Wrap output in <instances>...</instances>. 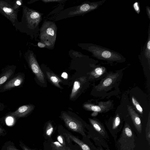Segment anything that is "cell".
I'll return each mask as SVG.
<instances>
[{"mask_svg": "<svg viewBox=\"0 0 150 150\" xmlns=\"http://www.w3.org/2000/svg\"><path fill=\"white\" fill-rule=\"evenodd\" d=\"M127 110L136 128L138 131L141 132L142 129L141 122L138 115L133 109L132 107L130 105H127Z\"/></svg>", "mask_w": 150, "mask_h": 150, "instance_id": "13", "label": "cell"}, {"mask_svg": "<svg viewBox=\"0 0 150 150\" xmlns=\"http://www.w3.org/2000/svg\"><path fill=\"white\" fill-rule=\"evenodd\" d=\"M4 107V104L0 103V111L2 110Z\"/></svg>", "mask_w": 150, "mask_h": 150, "instance_id": "33", "label": "cell"}, {"mask_svg": "<svg viewBox=\"0 0 150 150\" xmlns=\"http://www.w3.org/2000/svg\"><path fill=\"white\" fill-rule=\"evenodd\" d=\"M34 108V106L32 105H23L18 108L15 111L11 112L10 114L15 117H23L30 113Z\"/></svg>", "mask_w": 150, "mask_h": 150, "instance_id": "11", "label": "cell"}, {"mask_svg": "<svg viewBox=\"0 0 150 150\" xmlns=\"http://www.w3.org/2000/svg\"><path fill=\"white\" fill-rule=\"evenodd\" d=\"M28 63L33 73L41 82L44 83L45 76L40 69L36 58L35 56L31 51H29L26 54Z\"/></svg>", "mask_w": 150, "mask_h": 150, "instance_id": "5", "label": "cell"}, {"mask_svg": "<svg viewBox=\"0 0 150 150\" xmlns=\"http://www.w3.org/2000/svg\"><path fill=\"white\" fill-rule=\"evenodd\" d=\"M56 32L57 28L54 23L50 21L45 22L40 30L41 41L46 45V47H52L55 41Z\"/></svg>", "mask_w": 150, "mask_h": 150, "instance_id": "4", "label": "cell"}, {"mask_svg": "<svg viewBox=\"0 0 150 150\" xmlns=\"http://www.w3.org/2000/svg\"><path fill=\"white\" fill-rule=\"evenodd\" d=\"M120 119L119 115L117 114L115 117L112 125V129H116L120 125Z\"/></svg>", "mask_w": 150, "mask_h": 150, "instance_id": "22", "label": "cell"}, {"mask_svg": "<svg viewBox=\"0 0 150 150\" xmlns=\"http://www.w3.org/2000/svg\"><path fill=\"white\" fill-rule=\"evenodd\" d=\"M89 120L95 130L103 135L105 134L103 127L96 120L89 118Z\"/></svg>", "mask_w": 150, "mask_h": 150, "instance_id": "16", "label": "cell"}, {"mask_svg": "<svg viewBox=\"0 0 150 150\" xmlns=\"http://www.w3.org/2000/svg\"><path fill=\"white\" fill-rule=\"evenodd\" d=\"M62 118L67 127L72 131L85 136L81 122L65 113L62 114Z\"/></svg>", "mask_w": 150, "mask_h": 150, "instance_id": "6", "label": "cell"}, {"mask_svg": "<svg viewBox=\"0 0 150 150\" xmlns=\"http://www.w3.org/2000/svg\"><path fill=\"white\" fill-rule=\"evenodd\" d=\"M105 71V67H102L96 68L91 73V76L95 78H97L103 74Z\"/></svg>", "mask_w": 150, "mask_h": 150, "instance_id": "17", "label": "cell"}, {"mask_svg": "<svg viewBox=\"0 0 150 150\" xmlns=\"http://www.w3.org/2000/svg\"><path fill=\"white\" fill-rule=\"evenodd\" d=\"M110 101L100 102L98 105H94L90 103L85 104L83 108L87 110L99 112H104L108 111L111 106Z\"/></svg>", "mask_w": 150, "mask_h": 150, "instance_id": "8", "label": "cell"}, {"mask_svg": "<svg viewBox=\"0 0 150 150\" xmlns=\"http://www.w3.org/2000/svg\"><path fill=\"white\" fill-rule=\"evenodd\" d=\"M125 132L126 135L128 137H131L132 135V133L131 129L128 127L125 128Z\"/></svg>", "mask_w": 150, "mask_h": 150, "instance_id": "24", "label": "cell"}, {"mask_svg": "<svg viewBox=\"0 0 150 150\" xmlns=\"http://www.w3.org/2000/svg\"><path fill=\"white\" fill-rule=\"evenodd\" d=\"M81 86L80 82L78 81H75L74 85L71 94L70 98L72 99L74 98L77 95Z\"/></svg>", "mask_w": 150, "mask_h": 150, "instance_id": "18", "label": "cell"}, {"mask_svg": "<svg viewBox=\"0 0 150 150\" xmlns=\"http://www.w3.org/2000/svg\"><path fill=\"white\" fill-rule=\"evenodd\" d=\"M24 79L23 74L20 73L17 74L4 85L0 92H3L21 85L23 83Z\"/></svg>", "mask_w": 150, "mask_h": 150, "instance_id": "9", "label": "cell"}, {"mask_svg": "<svg viewBox=\"0 0 150 150\" xmlns=\"http://www.w3.org/2000/svg\"><path fill=\"white\" fill-rule=\"evenodd\" d=\"M66 134L68 138L79 145L82 150H91L87 145L74 136L68 133Z\"/></svg>", "mask_w": 150, "mask_h": 150, "instance_id": "14", "label": "cell"}, {"mask_svg": "<svg viewBox=\"0 0 150 150\" xmlns=\"http://www.w3.org/2000/svg\"><path fill=\"white\" fill-rule=\"evenodd\" d=\"M149 29L150 26H149L148 39L144 52L145 57L148 59L149 63L150 58V33Z\"/></svg>", "mask_w": 150, "mask_h": 150, "instance_id": "19", "label": "cell"}, {"mask_svg": "<svg viewBox=\"0 0 150 150\" xmlns=\"http://www.w3.org/2000/svg\"><path fill=\"white\" fill-rule=\"evenodd\" d=\"M146 13L149 19H150V9L149 6H147L146 7Z\"/></svg>", "mask_w": 150, "mask_h": 150, "instance_id": "29", "label": "cell"}, {"mask_svg": "<svg viewBox=\"0 0 150 150\" xmlns=\"http://www.w3.org/2000/svg\"><path fill=\"white\" fill-rule=\"evenodd\" d=\"M22 19L25 31L31 38H36L39 35V25L42 21V13L25 7Z\"/></svg>", "mask_w": 150, "mask_h": 150, "instance_id": "1", "label": "cell"}, {"mask_svg": "<svg viewBox=\"0 0 150 150\" xmlns=\"http://www.w3.org/2000/svg\"><path fill=\"white\" fill-rule=\"evenodd\" d=\"M16 66H12L6 67L0 75V87L14 74Z\"/></svg>", "mask_w": 150, "mask_h": 150, "instance_id": "12", "label": "cell"}, {"mask_svg": "<svg viewBox=\"0 0 150 150\" xmlns=\"http://www.w3.org/2000/svg\"><path fill=\"white\" fill-rule=\"evenodd\" d=\"M18 10L4 1L0 0V13L13 23L17 21Z\"/></svg>", "mask_w": 150, "mask_h": 150, "instance_id": "7", "label": "cell"}, {"mask_svg": "<svg viewBox=\"0 0 150 150\" xmlns=\"http://www.w3.org/2000/svg\"><path fill=\"white\" fill-rule=\"evenodd\" d=\"M42 1L45 3H48L52 2H59L60 1H62L59 0H42Z\"/></svg>", "mask_w": 150, "mask_h": 150, "instance_id": "28", "label": "cell"}, {"mask_svg": "<svg viewBox=\"0 0 150 150\" xmlns=\"http://www.w3.org/2000/svg\"><path fill=\"white\" fill-rule=\"evenodd\" d=\"M119 75L118 73L111 74L103 79L96 87L98 91H102L110 86L115 81Z\"/></svg>", "mask_w": 150, "mask_h": 150, "instance_id": "10", "label": "cell"}, {"mask_svg": "<svg viewBox=\"0 0 150 150\" xmlns=\"http://www.w3.org/2000/svg\"><path fill=\"white\" fill-rule=\"evenodd\" d=\"M2 132H3V130L1 128H0V133Z\"/></svg>", "mask_w": 150, "mask_h": 150, "instance_id": "35", "label": "cell"}, {"mask_svg": "<svg viewBox=\"0 0 150 150\" xmlns=\"http://www.w3.org/2000/svg\"><path fill=\"white\" fill-rule=\"evenodd\" d=\"M132 103L137 110L140 113L142 114L143 112V109L139 103L134 97L132 98Z\"/></svg>", "mask_w": 150, "mask_h": 150, "instance_id": "20", "label": "cell"}, {"mask_svg": "<svg viewBox=\"0 0 150 150\" xmlns=\"http://www.w3.org/2000/svg\"><path fill=\"white\" fill-rule=\"evenodd\" d=\"M105 1L85 2L80 5L68 8L62 11L60 14H63L62 16L64 18L84 14L97 9Z\"/></svg>", "mask_w": 150, "mask_h": 150, "instance_id": "3", "label": "cell"}, {"mask_svg": "<svg viewBox=\"0 0 150 150\" xmlns=\"http://www.w3.org/2000/svg\"><path fill=\"white\" fill-rule=\"evenodd\" d=\"M24 150H29L25 146H23V148Z\"/></svg>", "mask_w": 150, "mask_h": 150, "instance_id": "34", "label": "cell"}, {"mask_svg": "<svg viewBox=\"0 0 150 150\" xmlns=\"http://www.w3.org/2000/svg\"><path fill=\"white\" fill-rule=\"evenodd\" d=\"M84 49L91 52L93 56L100 60L122 62L125 59L119 53L97 45L87 43L83 45Z\"/></svg>", "mask_w": 150, "mask_h": 150, "instance_id": "2", "label": "cell"}, {"mask_svg": "<svg viewBox=\"0 0 150 150\" xmlns=\"http://www.w3.org/2000/svg\"><path fill=\"white\" fill-rule=\"evenodd\" d=\"M53 144L57 147H59L62 146L61 144L59 142H53Z\"/></svg>", "mask_w": 150, "mask_h": 150, "instance_id": "32", "label": "cell"}, {"mask_svg": "<svg viewBox=\"0 0 150 150\" xmlns=\"http://www.w3.org/2000/svg\"><path fill=\"white\" fill-rule=\"evenodd\" d=\"M57 140L59 143L62 144H64V142L62 136L60 135L58 136L57 137Z\"/></svg>", "mask_w": 150, "mask_h": 150, "instance_id": "25", "label": "cell"}, {"mask_svg": "<svg viewBox=\"0 0 150 150\" xmlns=\"http://www.w3.org/2000/svg\"><path fill=\"white\" fill-rule=\"evenodd\" d=\"M61 76L64 79H67L68 77V75L67 73L64 72L62 74Z\"/></svg>", "mask_w": 150, "mask_h": 150, "instance_id": "31", "label": "cell"}, {"mask_svg": "<svg viewBox=\"0 0 150 150\" xmlns=\"http://www.w3.org/2000/svg\"><path fill=\"white\" fill-rule=\"evenodd\" d=\"M21 1L18 0L16 1V5H15L13 7L15 9H17V8L19 6L21 5Z\"/></svg>", "mask_w": 150, "mask_h": 150, "instance_id": "26", "label": "cell"}, {"mask_svg": "<svg viewBox=\"0 0 150 150\" xmlns=\"http://www.w3.org/2000/svg\"><path fill=\"white\" fill-rule=\"evenodd\" d=\"M53 131V127L50 122H48L47 125L45 130L46 135L49 137H50Z\"/></svg>", "mask_w": 150, "mask_h": 150, "instance_id": "21", "label": "cell"}, {"mask_svg": "<svg viewBox=\"0 0 150 150\" xmlns=\"http://www.w3.org/2000/svg\"><path fill=\"white\" fill-rule=\"evenodd\" d=\"M47 76L50 81L56 87L61 88L59 83L62 82V80L54 74L48 71L46 72Z\"/></svg>", "mask_w": 150, "mask_h": 150, "instance_id": "15", "label": "cell"}, {"mask_svg": "<svg viewBox=\"0 0 150 150\" xmlns=\"http://www.w3.org/2000/svg\"><path fill=\"white\" fill-rule=\"evenodd\" d=\"M133 8L135 11L139 14L140 12L139 3L138 2H135L133 5Z\"/></svg>", "mask_w": 150, "mask_h": 150, "instance_id": "23", "label": "cell"}, {"mask_svg": "<svg viewBox=\"0 0 150 150\" xmlns=\"http://www.w3.org/2000/svg\"><path fill=\"white\" fill-rule=\"evenodd\" d=\"M38 46L40 48H44L46 47V45L42 42H38Z\"/></svg>", "mask_w": 150, "mask_h": 150, "instance_id": "30", "label": "cell"}, {"mask_svg": "<svg viewBox=\"0 0 150 150\" xmlns=\"http://www.w3.org/2000/svg\"><path fill=\"white\" fill-rule=\"evenodd\" d=\"M13 122V119L11 117L8 118L6 120V123L7 125H11Z\"/></svg>", "mask_w": 150, "mask_h": 150, "instance_id": "27", "label": "cell"}]
</instances>
